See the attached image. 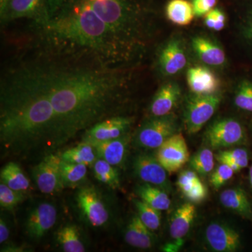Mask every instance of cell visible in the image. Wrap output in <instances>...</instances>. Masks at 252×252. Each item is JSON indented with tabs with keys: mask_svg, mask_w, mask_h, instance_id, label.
Instances as JSON below:
<instances>
[{
	"mask_svg": "<svg viewBox=\"0 0 252 252\" xmlns=\"http://www.w3.org/2000/svg\"><path fill=\"white\" fill-rule=\"evenodd\" d=\"M196 217L194 203H186L176 209L170 223V234L173 239L184 238L188 234Z\"/></svg>",
	"mask_w": 252,
	"mask_h": 252,
	"instance_id": "cell-18",
	"label": "cell"
},
{
	"mask_svg": "<svg viewBox=\"0 0 252 252\" xmlns=\"http://www.w3.org/2000/svg\"><path fill=\"white\" fill-rule=\"evenodd\" d=\"M87 166L83 164L73 163L61 159V172L63 185L65 187H76L85 180Z\"/></svg>",
	"mask_w": 252,
	"mask_h": 252,
	"instance_id": "cell-26",
	"label": "cell"
},
{
	"mask_svg": "<svg viewBox=\"0 0 252 252\" xmlns=\"http://www.w3.org/2000/svg\"><path fill=\"white\" fill-rule=\"evenodd\" d=\"M205 140L214 149L229 148L245 144L246 132L241 123L233 118L219 119L207 129Z\"/></svg>",
	"mask_w": 252,
	"mask_h": 252,
	"instance_id": "cell-5",
	"label": "cell"
},
{
	"mask_svg": "<svg viewBox=\"0 0 252 252\" xmlns=\"http://www.w3.org/2000/svg\"><path fill=\"white\" fill-rule=\"evenodd\" d=\"M20 49H34L109 67H133L154 32L152 0H39Z\"/></svg>",
	"mask_w": 252,
	"mask_h": 252,
	"instance_id": "cell-2",
	"label": "cell"
},
{
	"mask_svg": "<svg viewBox=\"0 0 252 252\" xmlns=\"http://www.w3.org/2000/svg\"><path fill=\"white\" fill-rule=\"evenodd\" d=\"M189 162L190 167L199 175H208L215 168V156L211 149L204 148L190 158Z\"/></svg>",
	"mask_w": 252,
	"mask_h": 252,
	"instance_id": "cell-30",
	"label": "cell"
},
{
	"mask_svg": "<svg viewBox=\"0 0 252 252\" xmlns=\"http://www.w3.org/2000/svg\"><path fill=\"white\" fill-rule=\"evenodd\" d=\"M131 70L19 49L1 73L3 154L44 157L97 123L125 115Z\"/></svg>",
	"mask_w": 252,
	"mask_h": 252,
	"instance_id": "cell-1",
	"label": "cell"
},
{
	"mask_svg": "<svg viewBox=\"0 0 252 252\" xmlns=\"http://www.w3.org/2000/svg\"><path fill=\"white\" fill-rule=\"evenodd\" d=\"M0 177L1 182L16 191L23 193L30 189V180L16 162H9L4 165Z\"/></svg>",
	"mask_w": 252,
	"mask_h": 252,
	"instance_id": "cell-23",
	"label": "cell"
},
{
	"mask_svg": "<svg viewBox=\"0 0 252 252\" xmlns=\"http://www.w3.org/2000/svg\"><path fill=\"white\" fill-rule=\"evenodd\" d=\"M57 220L54 204L43 202L33 207L26 220V233L32 240H40L52 228Z\"/></svg>",
	"mask_w": 252,
	"mask_h": 252,
	"instance_id": "cell-12",
	"label": "cell"
},
{
	"mask_svg": "<svg viewBox=\"0 0 252 252\" xmlns=\"http://www.w3.org/2000/svg\"><path fill=\"white\" fill-rule=\"evenodd\" d=\"M126 243L134 248L150 249L155 243V237L152 230L149 229L141 220L138 215L132 217L125 232Z\"/></svg>",
	"mask_w": 252,
	"mask_h": 252,
	"instance_id": "cell-19",
	"label": "cell"
},
{
	"mask_svg": "<svg viewBox=\"0 0 252 252\" xmlns=\"http://www.w3.org/2000/svg\"><path fill=\"white\" fill-rule=\"evenodd\" d=\"M194 52L205 64L212 67H220L226 61L224 51L215 41L207 36H194L191 41Z\"/></svg>",
	"mask_w": 252,
	"mask_h": 252,
	"instance_id": "cell-17",
	"label": "cell"
},
{
	"mask_svg": "<svg viewBox=\"0 0 252 252\" xmlns=\"http://www.w3.org/2000/svg\"><path fill=\"white\" fill-rule=\"evenodd\" d=\"M134 118L116 116L97 123L82 135L81 142L91 144L119 138L130 132Z\"/></svg>",
	"mask_w": 252,
	"mask_h": 252,
	"instance_id": "cell-9",
	"label": "cell"
},
{
	"mask_svg": "<svg viewBox=\"0 0 252 252\" xmlns=\"http://www.w3.org/2000/svg\"><path fill=\"white\" fill-rule=\"evenodd\" d=\"M177 123L171 114L150 117L140 126L134 136V144L144 149H158L177 132Z\"/></svg>",
	"mask_w": 252,
	"mask_h": 252,
	"instance_id": "cell-3",
	"label": "cell"
},
{
	"mask_svg": "<svg viewBox=\"0 0 252 252\" xmlns=\"http://www.w3.org/2000/svg\"><path fill=\"white\" fill-rule=\"evenodd\" d=\"M249 180H250V187L252 189V165L250 168V171H249Z\"/></svg>",
	"mask_w": 252,
	"mask_h": 252,
	"instance_id": "cell-40",
	"label": "cell"
},
{
	"mask_svg": "<svg viewBox=\"0 0 252 252\" xmlns=\"http://www.w3.org/2000/svg\"><path fill=\"white\" fill-rule=\"evenodd\" d=\"M94 177L110 188L116 189L120 187L119 173L114 166L103 159L98 158L94 164Z\"/></svg>",
	"mask_w": 252,
	"mask_h": 252,
	"instance_id": "cell-28",
	"label": "cell"
},
{
	"mask_svg": "<svg viewBox=\"0 0 252 252\" xmlns=\"http://www.w3.org/2000/svg\"><path fill=\"white\" fill-rule=\"evenodd\" d=\"M156 158L169 174L179 171L190 160L185 137L176 132L157 149Z\"/></svg>",
	"mask_w": 252,
	"mask_h": 252,
	"instance_id": "cell-7",
	"label": "cell"
},
{
	"mask_svg": "<svg viewBox=\"0 0 252 252\" xmlns=\"http://www.w3.org/2000/svg\"><path fill=\"white\" fill-rule=\"evenodd\" d=\"M61 158L64 161L83 164L86 166L94 165V162L98 159L94 147L83 142L79 145L64 151L61 154Z\"/></svg>",
	"mask_w": 252,
	"mask_h": 252,
	"instance_id": "cell-24",
	"label": "cell"
},
{
	"mask_svg": "<svg viewBox=\"0 0 252 252\" xmlns=\"http://www.w3.org/2000/svg\"><path fill=\"white\" fill-rule=\"evenodd\" d=\"M158 64L160 72L165 76L176 75L187 67L188 56L180 38H172L160 48Z\"/></svg>",
	"mask_w": 252,
	"mask_h": 252,
	"instance_id": "cell-11",
	"label": "cell"
},
{
	"mask_svg": "<svg viewBox=\"0 0 252 252\" xmlns=\"http://www.w3.org/2000/svg\"><path fill=\"white\" fill-rule=\"evenodd\" d=\"M77 206L89 224L102 227L108 222L109 215L105 204L94 187H81L76 195Z\"/></svg>",
	"mask_w": 252,
	"mask_h": 252,
	"instance_id": "cell-8",
	"label": "cell"
},
{
	"mask_svg": "<svg viewBox=\"0 0 252 252\" xmlns=\"http://www.w3.org/2000/svg\"><path fill=\"white\" fill-rule=\"evenodd\" d=\"M165 15L170 22L180 26H188L195 16L189 0H169L165 6Z\"/></svg>",
	"mask_w": 252,
	"mask_h": 252,
	"instance_id": "cell-21",
	"label": "cell"
},
{
	"mask_svg": "<svg viewBox=\"0 0 252 252\" xmlns=\"http://www.w3.org/2000/svg\"><path fill=\"white\" fill-rule=\"evenodd\" d=\"M58 242L66 252H84L86 251L84 243L81 241L80 235L77 226L67 225L57 232Z\"/></svg>",
	"mask_w": 252,
	"mask_h": 252,
	"instance_id": "cell-25",
	"label": "cell"
},
{
	"mask_svg": "<svg viewBox=\"0 0 252 252\" xmlns=\"http://www.w3.org/2000/svg\"><path fill=\"white\" fill-rule=\"evenodd\" d=\"M187 77L189 89L194 94H215L220 89V80L207 67L196 66L189 68Z\"/></svg>",
	"mask_w": 252,
	"mask_h": 252,
	"instance_id": "cell-16",
	"label": "cell"
},
{
	"mask_svg": "<svg viewBox=\"0 0 252 252\" xmlns=\"http://www.w3.org/2000/svg\"><path fill=\"white\" fill-rule=\"evenodd\" d=\"M235 172L226 164L220 162V165L212 172L210 182L215 189H220L233 177Z\"/></svg>",
	"mask_w": 252,
	"mask_h": 252,
	"instance_id": "cell-34",
	"label": "cell"
},
{
	"mask_svg": "<svg viewBox=\"0 0 252 252\" xmlns=\"http://www.w3.org/2000/svg\"><path fill=\"white\" fill-rule=\"evenodd\" d=\"M133 171L144 183L149 184L169 191L171 189L166 170L157 159L147 154H140L134 158Z\"/></svg>",
	"mask_w": 252,
	"mask_h": 252,
	"instance_id": "cell-10",
	"label": "cell"
},
{
	"mask_svg": "<svg viewBox=\"0 0 252 252\" xmlns=\"http://www.w3.org/2000/svg\"><path fill=\"white\" fill-rule=\"evenodd\" d=\"M131 140L132 136L129 132L119 138L90 144L94 147L98 158L103 159L113 166H121L127 157Z\"/></svg>",
	"mask_w": 252,
	"mask_h": 252,
	"instance_id": "cell-14",
	"label": "cell"
},
{
	"mask_svg": "<svg viewBox=\"0 0 252 252\" xmlns=\"http://www.w3.org/2000/svg\"><path fill=\"white\" fill-rule=\"evenodd\" d=\"M194 14L197 17H202L211 11L218 4V0H190Z\"/></svg>",
	"mask_w": 252,
	"mask_h": 252,
	"instance_id": "cell-37",
	"label": "cell"
},
{
	"mask_svg": "<svg viewBox=\"0 0 252 252\" xmlns=\"http://www.w3.org/2000/svg\"><path fill=\"white\" fill-rule=\"evenodd\" d=\"M9 229L2 217L0 219V243H4L9 239Z\"/></svg>",
	"mask_w": 252,
	"mask_h": 252,
	"instance_id": "cell-39",
	"label": "cell"
},
{
	"mask_svg": "<svg viewBox=\"0 0 252 252\" xmlns=\"http://www.w3.org/2000/svg\"><path fill=\"white\" fill-rule=\"evenodd\" d=\"M221 101L219 94H196L189 97L186 104L185 126L187 133H197L215 114Z\"/></svg>",
	"mask_w": 252,
	"mask_h": 252,
	"instance_id": "cell-4",
	"label": "cell"
},
{
	"mask_svg": "<svg viewBox=\"0 0 252 252\" xmlns=\"http://www.w3.org/2000/svg\"><path fill=\"white\" fill-rule=\"evenodd\" d=\"M240 23V32L242 39L252 50V1L245 6Z\"/></svg>",
	"mask_w": 252,
	"mask_h": 252,
	"instance_id": "cell-33",
	"label": "cell"
},
{
	"mask_svg": "<svg viewBox=\"0 0 252 252\" xmlns=\"http://www.w3.org/2000/svg\"><path fill=\"white\" fill-rule=\"evenodd\" d=\"M205 26L209 29L220 31L225 28L226 16L224 11L220 8H214L205 16Z\"/></svg>",
	"mask_w": 252,
	"mask_h": 252,
	"instance_id": "cell-35",
	"label": "cell"
},
{
	"mask_svg": "<svg viewBox=\"0 0 252 252\" xmlns=\"http://www.w3.org/2000/svg\"><path fill=\"white\" fill-rule=\"evenodd\" d=\"M207 245L213 251L233 252L238 250L241 245L238 232L224 223L214 222L205 230Z\"/></svg>",
	"mask_w": 252,
	"mask_h": 252,
	"instance_id": "cell-13",
	"label": "cell"
},
{
	"mask_svg": "<svg viewBox=\"0 0 252 252\" xmlns=\"http://www.w3.org/2000/svg\"><path fill=\"white\" fill-rule=\"evenodd\" d=\"M21 192L16 191L9 188L1 182L0 184V205L6 210H13L23 201V195Z\"/></svg>",
	"mask_w": 252,
	"mask_h": 252,
	"instance_id": "cell-32",
	"label": "cell"
},
{
	"mask_svg": "<svg viewBox=\"0 0 252 252\" xmlns=\"http://www.w3.org/2000/svg\"><path fill=\"white\" fill-rule=\"evenodd\" d=\"M198 173L194 170H186L180 174L177 186L184 195L189 193L200 182Z\"/></svg>",
	"mask_w": 252,
	"mask_h": 252,
	"instance_id": "cell-36",
	"label": "cell"
},
{
	"mask_svg": "<svg viewBox=\"0 0 252 252\" xmlns=\"http://www.w3.org/2000/svg\"><path fill=\"white\" fill-rule=\"evenodd\" d=\"M4 1L5 0H0V4H2V3L4 2Z\"/></svg>",
	"mask_w": 252,
	"mask_h": 252,
	"instance_id": "cell-41",
	"label": "cell"
},
{
	"mask_svg": "<svg viewBox=\"0 0 252 252\" xmlns=\"http://www.w3.org/2000/svg\"><path fill=\"white\" fill-rule=\"evenodd\" d=\"M137 193L141 200L160 211L168 210L171 205L167 191L155 186L144 183L137 187Z\"/></svg>",
	"mask_w": 252,
	"mask_h": 252,
	"instance_id": "cell-22",
	"label": "cell"
},
{
	"mask_svg": "<svg viewBox=\"0 0 252 252\" xmlns=\"http://www.w3.org/2000/svg\"><path fill=\"white\" fill-rule=\"evenodd\" d=\"M180 86L175 82L163 84L154 96L149 107L151 117H163L171 114L181 97Z\"/></svg>",
	"mask_w": 252,
	"mask_h": 252,
	"instance_id": "cell-15",
	"label": "cell"
},
{
	"mask_svg": "<svg viewBox=\"0 0 252 252\" xmlns=\"http://www.w3.org/2000/svg\"><path fill=\"white\" fill-rule=\"evenodd\" d=\"M235 105L245 112L252 113V80L243 79L238 83L234 94Z\"/></svg>",
	"mask_w": 252,
	"mask_h": 252,
	"instance_id": "cell-31",
	"label": "cell"
},
{
	"mask_svg": "<svg viewBox=\"0 0 252 252\" xmlns=\"http://www.w3.org/2000/svg\"><path fill=\"white\" fill-rule=\"evenodd\" d=\"M220 200L221 205L228 210L246 218L252 217L251 203L243 189H225L220 194Z\"/></svg>",
	"mask_w": 252,
	"mask_h": 252,
	"instance_id": "cell-20",
	"label": "cell"
},
{
	"mask_svg": "<svg viewBox=\"0 0 252 252\" xmlns=\"http://www.w3.org/2000/svg\"><path fill=\"white\" fill-rule=\"evenodd\" d=\"M135 205L137 215L141 220L152 231L160 228L161 224V213L160 210L151 206L142 200H136Z\"/></svg>",
	"mask_w": 252,
	"mask_h": 252,
	"instance_id": "cell-29",
	"label": "cell"
},
{
	"mask_svg": "<svg viewBox=\"0 0 252 252\" xmlns=\"http://www.w3.org/2000/svg\"><path fill=\"white\" fill-rule=\"evenodd\" d=\"M216 158L219 162H223L231 167L235 172L241 171L249 165L248 151L243 148L220 151L217 154Z\"/></svg>",
	"mask_w": 252,
	"mask_h": 252,
	"instance_id": "cell-27",
	"label": "cell"
},
{
	"mask_svg": "<svg viewBox=\"0 0 252 252\" xmlns=\"http://www.w3.org/2000/svg\"><path fill=\"white\" fill-rule=\"evenodd\" d=\"M183 238L174 239L171 243L165 244L162 248V251L166 252H176L179 251V250L183 246Z\"/></svg>",
	"mask_w": 252,
	"mask_h": 252,
	"instance_id": "cell-38",
	"label": "cell"
},
{
	"mask_svg": "<svg viewBox=\"0 0 252 252\" xmlns=\"http://www.w3.org/2000/svg\"><path fill=\"white\" fill-rule=\"evenodd\" d=\"M61 155L52 153L43 157L33 168V179L41 193L54 195L64 188L61 177Z\"/></svg>",
	"mask_w": 252,
	"mask_h": 252,
	"instance_id": "cell-6",
	"label": "cell"
}]
</instances>
